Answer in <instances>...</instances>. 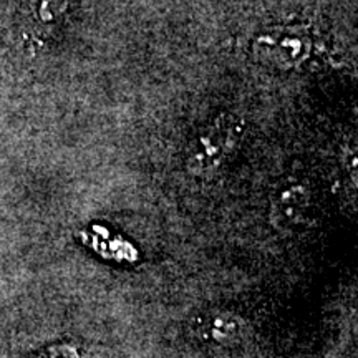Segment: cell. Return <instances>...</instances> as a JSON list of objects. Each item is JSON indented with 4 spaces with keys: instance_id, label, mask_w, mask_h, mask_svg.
<instances>
[{
    "instance_id": "cell-1",
    "label": "cell",
    "mask_w": 358,
    "mask_h": 358,
    "mask_svg": "<svg viewBox=\"0 0 358 358\" xmlns=\"http://www.w3.org/2000/svg\"><path fill=\"white\" fill-rule=\"evenodd\" d=\"M243 131V124L232 116H221L213 124H209L194 141V145H191V153L187 156L191 171L208 174L217 169L222 161L229 158L236 150Z\"/></svg>"
},
{
    "instance_id": "cell-2",
    "label": "cell",
    "mask_w": 358,
    "mask_h": 358,
    "mask_svg": "<svg viewBox=\"0 0 358 358\" xmlns=\"http://www.w3.org/2000/svg\"><path fill=\"white\" fill-rule=\"evenodd\" d=\"M310 196L302 186L282 189L272 206V219L282 229H302L310 222Z\"/></svg>"
},
{
    "instance_id": "cell-3",
    "label": "cell",
    "mask_w": 358,
    "mask_h": 358,
    "mask_svg": "<svg viewBox=\"0 0 358 358\" xmlns=\"http://www.w3.org/2000/svg\"><path fill=\"white\" fill-rule=\"evenodd\" d=\"M243 322L232 313L214 312L204 315L196 327V334L208 345L229 347L243 335Z\"/></svg>"
},
{
    "instance_id": "cell-4",
    "label": "cell",
    "mask_w": 358,
    "mask_h": 358,
    "mask_svg": "<svg viewBox=\"0 0 358 358\" xmlns=\"http://www.w3.org/2000/svg\"><path fill=\"white\" fill-rule=\"evenodd\" d=\"M34 358H80L75 347L71 345H58L45 350L42 355H37Z\"/></svg>"
}]
</instances>
